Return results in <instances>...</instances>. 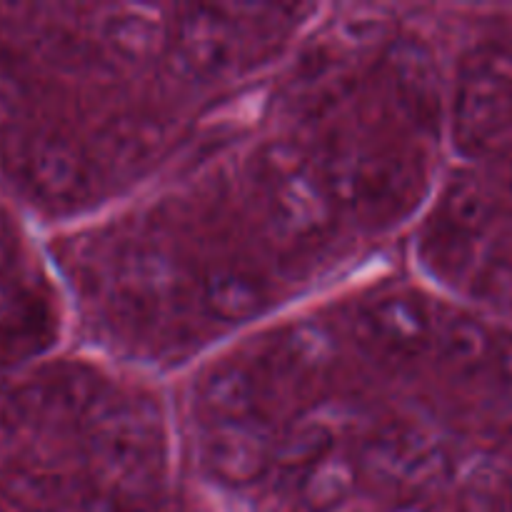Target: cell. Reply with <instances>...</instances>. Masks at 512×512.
I'll return each mask as SVG.
<instances>
[{
	"mask_svg": "<svg viewBox=\"0 0 512 512\" xmlns=\"http://www.w3.org/2000/svg\"><path fill=\"white\" fill-rule=\"evenodd\" d=\"M15 308H18V293H15L13 285L0 280V328L8 323L10 315L15 313Z\"/></svg>",
	"mask_w": 512,
	"mask_h": 512,
	"instance_id": "obj_1",
	"label": "cell"
},
{
	"mask_svg": "<svg viewBox=\"0 0 512 512\" xmlns=\"http://www.w3.org/2000/svg\"><path fill=\"white\" fill-rule=\"evenodd\" d=\"M10 263V248L3 238H0V273L5 270V265Z\"/></svg>",
	"mask_w": 512,
	"mask_h": 512,
	"instance_id": "obj_2",
	"label": "cell"
}]
</instances>
